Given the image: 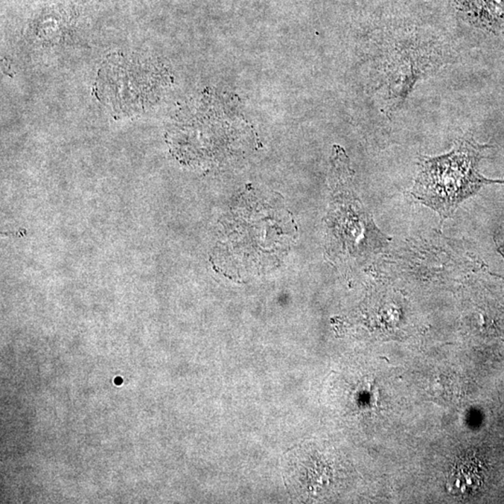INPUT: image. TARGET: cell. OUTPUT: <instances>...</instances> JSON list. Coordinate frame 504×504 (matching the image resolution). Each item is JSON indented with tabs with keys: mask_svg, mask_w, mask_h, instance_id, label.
I'll list each match as a JSON object with an SVG mask.
<instances>
[{
	"mask_svg": "<svg viewBox=\"0 0 504 504\" xmlns=\"http://www.w3.org/2000/svg\"><path fill=\"white\" fill-rule=\"evenodd\" d=\"M489 147L465 138L444 156L421 157L411 194L443 218H450L463 201L484 186L504 184V180L486 179L479 172L480 160Z\"/></svg>",
	"mask_w": 504,
	"mask_h": 504,
	"instance_id": "cell-1",
	"label": "cell"
},
{
	"mask_svg": "<svg viewBox=\"0 0 504 504\" xmlns=\"http://www.w3.org/2000/svg\"><path fill=\"white\" fill-rule=\"evenodd\" d=\"M345 156L336 158L333 171L330 227L334 246L343 254L371 257L389 246L390 238L375 226L355 194Z\"/></svg>",
	"mask_w": 504,
	"mask_h": 504,
	"instance_id": "cell-2",
	"label": "cell"
},
{
	"mask_svg": "<svg viewBox=\"0 0 504 504\" xmlns=\"http://www.w3.org/2000/svg\"><path fill=\"white\" fill-rule=\"evenodd\" d=\"M460 10L471 22L486 28L504 23V0H459Z\"/></svg>",
	"mask_w": 504,
	"mask_h": 504,
	"instance_id": "cell-3",
	"label": "cell"
},
{
	"mask_svg": "<svg viewBox=\"0 0 504 504\" xmlns=\"http://www.w3.org/2000/svg\"><path fill=\"white\" fill-rule=\"evenodd\" d=\"M476 466L471 464H459L456 468V471L452 474L453 485H455L459 489H471L476 488L479 483V474H476ZM455 486H452L453 488Z\"/></svg>",
	"mask_w": 504,
	"mask_h": 504,
	"instance_id": "cell-4",
	"label": "cell"
},
{
	"mask_svg": "<svg viewBox=\"0 0 504 504\" xmlns=\"http://www.w3.org/2000/svg\"><path fill=\"white\" fill-rule=\"evenodd\" d=\"M231 221V223H233L235 224V225H237V223H235L234 221ZM230 224H231V223H230ZM231 225H232V224H231ZM233 226H234V225H233ZM237 226L240 227V228L242 229V230L238 229V227L234 226V227H235V228H238V232L243 233V234H245L246 235H245V237H244V235H235L228 234V238H245V240L235 242V243L227 244V245H228L229 249H231V247L237 246V245H238V247H235V249L232 250L231 252H230V253H231L232 255L234 254V253L235 252H238H238H240V250L242 249H243V247L245 246H246V245L247 243H249L250 240H252H252H255L254 238H252V233H250V231H247V230H244L243 227L240 226V224H238V223ZM252 235H253V237H254L255 233H252ZM241 240H242V238H241ZM229 241H234V240H229ZM224 242H228V241H224Z\"/></svg>",
	"mask_w": 504,
	"mask_h": 504,
	"instance_id": "cell-5",
	"label": "cell"
}]
</instances>
